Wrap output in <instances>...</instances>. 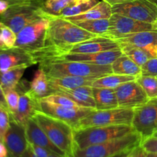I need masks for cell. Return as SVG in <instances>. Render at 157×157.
I'll return each instance as SVG.
<instances>
[{"mask_svg":"<svg viewBox=\"0 0 157 157\" xmlns=\"http://www.w3.org/2000/svg\"><path fill=\"white\" fill-rule=\"evenodd\" d=\"M96 37L67 18L51 15L44 47L32 56L35 64L52 61L68 53L75 44Z\"/></svg>","mask_w":157,"mask_h":157,"instance_id":"1","label":"cell"},{"mask_svg":"<svg viewBox=\"0 0 157 157\" xmlns=\"http://www.w3.org/2000/svg\"><path fill=\"white\" fill-rule=\"evenodd\" d=\"M48 78L66 76L98 79L113 73L111 65H96L80 61H55L39 64Z\"/></svg>","mask_w":157,"mask_h":157,"instance_id":"2","label":"cell"},{"mask_svg":"<svg viewBox=\"0 0 157 157\" xmlns=\"http://www.w3.org/2000/svg\"><path fill=\"white\" fill-rule=\"evenodd\" d=\"M42 9V5L35 0L15 3L0 16V21L16 34L29 25L43 18H49Z\"/></svg>","mask_w":157,"mask_h":157,"instance_id":"3","label":"cell"},{"mask_svg":"<svg viewBox=\"0 0 157 157\" xmlns=\"http://www.w3.org/2000/svg\"><path fill=\"white\" fill-rule=\"evenodd\" d=\"M133 132H135L133 126L126 124L87 127L74 130L75 147L84 149L95 144L119 139Z\"/></svg>","mask_w":157,"mask_h":157,"instance_id":"4","label":"cell"},{"mask_svg":"<svg viewBox=\"0 0 157 157\" xmlns=\"http://www.w3.org/2000/svg\"><path fill=\"white\" fill-rule=\"evenodd\" d=\"M32 117L58 148L67 156L71 154L75 149L74 130L71 126L64 121L48 116L38 110Z\"/></svg>","mask_w":157,"mask_h":157,"instance_id":"5","label":"cell"},{"mask_svg":"<svg viewBox=\"0 0 157 157\" xmlns=\"http://www.w3.org/2000/svg\"><path fill=\"white\" fill-rule=\"evenodd\" d=\"M142 136L136 131L119 139L90 146L84 149L75 147L67 157H111L125 150L133 149L140 145Z\"/></svg>","mask_w":157,"mask_h":157,"instance_id":"6","label":"cell"},{"mask_svg":"<svg viewBox=\"0 0 157 157\" xmlns=\"http://www.w3.org/2000/svg\"><path fill=\"white\" fill-rule=\"evenodd\" d=\"M134 109L117 107L109 110H93L78 122L73 130L94 127L132 125Z\"/></svg>","mask_w":157,"mask_h":157,"instance_id":"7","label":"cell"},{"mask_svg":"<svg viewBox=\"0 0 157 157\" xmlns=\"http://www.w3.org/2000/svg\"><path fill=\"white\" fill-rule=\"evenodd\" d=\"M50 18H43L21 29L17 34L15 47L34 55L44 47Z\"/></svg>","mask_w":157,"mask_h":157,"instance_id":"8","label":"cell"},{"mask_svg":"<svg viewBox=\"0 0 157 157\" xmlns=\"http://www.w3.org/2000/svg\"><path fill=\"white\" fill-rule=\"evenodd\" d=\"M109 19V30L103 36L113 40H117L137 32L145 31H157L156 25L136 21L119 14L113 13Z\"/></svg>","mask_w":157,"mask_h":157,"instance_id":"9","label":"cell"},{"mask_svg":"<svg viewBox=\"0 0 157 157\" xmlns=\"http://www.w3.org/2000/svg\"><path fill=\"white\" fill-rule=\"evenodd\" d=\"M112 12L157 25V6L150 0H134L112 6Z\"/></svg>","mask_w":157,"mask_h":157,"instance_id":"10","label":"cell"},{"mask_svg":"<svg viewBox=\"0 0 157 157\" xmlns=\"http://www.w3.org/2000/svg\"><path fill=\"white\" fill-rule=\"evenodd\" d=\"M38 111L52 117L64 121L75 128L81 120L85 117L94 109L83 107H65L59 104L44 101L43 100L37 101Z\"/></svg>","mask_w":157,"mask_h":157,"instance_id":"11","label":"cell"},{"mask_svg":"<svg viewBox=\"0 0 157 157\" xmlns=\"http://www.w3.org/2000/svg\"><path fill=\"white\" fill-rule=\"evenodd\" d=\"M132 126L143 139L153 136L157 131V98L134 109Z\"/></svg>","mask_w":157,"mask_h":157,"instance_id":"12","label":"cell"},{"mask_svg":"<svg viewBox=\"0 0 157 157\" xmlns=\"http://www.w3.org/2000/svg\"><path fill=\"white\" fill-rule=\"evenodd\" d=\"M114 90L119 107L135 109L144 105L150 100L136 80L124 83Z\"/></svg>","mask_w":157,"mask_h":157,"instance_id":"13","label":"cell"},{"mask_svg":"<svg viewBox=\"0 0 157 157\" xmlns=\"http://www.w3.org/2000/svg\"><path fill=\"white\" fill-rule=\"evenodd\" d=\"M4 144L9 153L8 157H20L27 150L29 141L25 126L11 118L9 130L5 136Z\"/></svg>","mask_w":157,"mask_h":157,"instance_id":"14","label":"cell"},{"mask_svg":"<svg viewBox=\"0 0 157 157\" xmlns=\"http://www.w3.org/2000/svg\"><path fill=\"white\" fill-rule=\"evenodd\" d=\"M29 88V82L26 80L21 81L16 87V90L20 94L19 104L15 113L11 115V118L18 124L25 126L30 118L35 115L38 110L37 101L29 95L27 90Z\"/></svg>","mask_w":157,"mask_h":157,"instance_id":"15","label":"cell"},{"mask_svg":"<svg viewBox=\"0 0 157 157\" xmlns=\"http://www.w3.org/2000/svg\"><path fill=\"white\" fill-rule=\"evenodd\" d=\"M124 54H123L121 48L95 54L67 53L50 61H80V62L96 64V65H111L113 61H116L119 57H121ZM46 62H48V61H46Z\"/></svg>","mask_w":157,"mask_h":157,"instance_id":"16","label":"cell"},{"mask_svg":"<svg viewBox=\"0 0 157 157\" xmlns=\"http://www.w3.org/2000/svg\"><path fill=\"white\" fill-rule=\"evenodd\" d=\"M33 64L35 61L32 54L23 49L16 47L0 49V71L21 66L29 67Z\"/></svg>","mask_w":157,"mask_h":157,"instance_id":"17","label":"cell"},{"mask_svg":"<svg viewBox=\"0 0 157 157\" xmlns=\"http://www.w3.org/2000/svg\"><path fill=\"white\" fill-rule=\"evenodd\" d=\"M120 46L130 45L145 51L152 58L157 57V31H145L116 40Z\"/></svg>","mask_w":157,"mask_h":157,"instance_id":"18","label":"cell"},{"mask_svg":"<svg viewBox=\"0 0 157 157\" xmlns=\"http://www.w3.org/2000/svg\"><path fill=\"white\" fill-rule=\"evenodd\" d=\"M118 48H121V46L116 40L107 37L98 36L75 44L69 50L68 53L95 54Z\"/></svg>","mask_w":157,"mask_h":157,"instance_id":"19","label":"cell"},{"mask_svg":"<svg viewBox=\"0 0 157 157\" xmlns=\"http://www.w3.org/2000/svg\"><path fill=\"white\" fill-rule=\"evenodd\" d=\"M25 127L26 136H27V139L29 144L44 147V148L47 149L53 153H58V154L66 155L64 152L61 151L49 140L44 130L41 129L39 124L33 117L30 118L28 121Z\"/></svg>","mask_w":157,"mask_h":157,"instance_id":"20","label":"cell"},{"mask_svg":"<svg viewBox=\"0 0 157 157\" xmlns=\"http://www.w3.org/2000/svg\"><path fill=\"white\" fill-rule=\"evenodd\" d=\"M27 92L36 101L42 99L54 93L49 85L48 77L41 67L35 71L32 81L29 82V88Z\"/></svg>","mask_w":157,"mask_h":157,"instance_id":"21","label":"cell"},{"mask_svg":"<svg viewBox=\"0 0 157 157\" xmlns=\"http://www.w3.org/2000/svg\"><path fill=\"white\" fill-rule=\"evenodd\" d=\"M67 97L80 107L96 110V103L93 96L92 86H82L73 90H61L55 92Z\"/></svg>","mask_w":157,"mask_h":157,"instance_id":"22","label":"cell"},{"mask_svg":"<svg viewBox=\"0 0 157 157\" xmlns=\"http://www.w3.org/2000/svg\"><path fill=\"white\" fill-rule=\"evenodd\" d=\"M94 80V78L74 76L48 78L49 85L54 93L61 90H73L82 86H92Z\"/></svg>","mask_w":157,"mask_h":157,"instance_id":"23","label":"cell"},{"mask_svg":"<svg viewBox=\"0 0 157 157\" xmlns=\"http://www.w3.org/2000/svg\"><path fill=\"white\" fill-rule=\"evenodd\" d=\"M112 14H113L112 6L106 2L101 0L84 13L77 16L69 17L67 18V19L72 22L87 21V20L104 19V18H110Z\"/></svg>","mask_w":157,"mask_h":157,"instance_id":"24","label":"cell"},{"mask_svg":"<svg viewBox=\"0 0 157 157\" xmlns=\"http://www.w3.org/2000/svg\"><path fill=\"white\" fill-rule=\"evenodd\" d=\"M93 96L96 103V110H109L118 107L114 89L93 87Z\"/></svg>","mask_w":157,"mask_h":157,"instance_id":"25","label":"cell"},{"mask_svg":"<svg viewBox=\"0 0 157 157\" xmlns=\"http://www.w3.org/2000/svg\"><path fill=\"white\" fill-rule=\"evenodd\" d=\"M113 74L121 75H128L137 78L142 75L141 67L138 66L127 55H123L113 61L111 64Z\"/></svg>","mask_w":157,"mask_h":157,"instance_id":"26","label":"cell"},{"mask_svg":"<svg viewBox=\"0 0 157 157\" xmlns=\"http://www.w3.org/2000/svg\"><path fill=\"white\" fill-rule=\"evenodd\" d=\"M26 68L27 67L25 66H21L4 71H0V85L4 93L16 88L21 81Z\"/></svg>","mask_w":157,"mask_h":157,"instance_id":"27","label":"cell"},{"mask_svg":"<svg viewBox=\"0 0 157 157\" xmlns=\"http://www.w3.org/2000/svg\"><path fill=\"white\" fill-rule=\"evenodd\" d=\"M136 79V78L133 76L117 75V74L112 73L95 79L92 84V87L95 88L115 89L124 83L134 81Z\"/></svg>","mask_w":157,"mask_h":157,"instance_id":"28","label":"cell"},{"mask_svg":"<svg viewBox=\"0 0 157 157\" xmlns=\"http://www.w3.org/2000/svg\"><path fill=\"white\" fill-rule=\"evenodd\" d=\"M101 0H74L73 2L60 13L59 17L67 18L81 15L98 4Z\"/></svg>","mask_w":157,"mask_h":157,"instance_id":"29","label":"cell"},{"mask_svg":"<svg viewBox=\"0 0 157 157\" xmlns=\"http://www.w3.org/2000/svg\"><path fill=\"white\" fill-rule=\"evenodd\" d=\"M78 25L82 29H85L87 32L93 33L98 36H103L105 35L109 30L110 27V19L104 18V19L87 20V21H77L74 22Z\"/></svg>","mask_w":157,"mask_h":157,"instance_id":"30","label":"cell"},{"mask_svg":"<svg viewBox=\"0 0 157 157\" xmlns=\"http://www.w3.org/2000/svg\"><path fill=\"white\" fill-rule=\"evenodd\" d=\"M121 49L124 55L129 57L140 67H142L151 58V57L145 51L140 48L130 45H123L121 46Z\"/></svg>","mask_w":157,"mask_h":157,"instance_id":"31","label":"cell"},{"mask_svg":"<svg viewBox=\"0 0 157 157\" xmlns=\"http://www.w3.org/2000/svg\"><path fill=\"white\" fill-rule=\"evenodd\" d=\"M73 2L74 0H45L42 5V9L48 15L59 16L60 13Z\"/></svg>","mask_w":157,"mask_h":157,"instance_id":"32","label":"cell"},{"mask_svg":"<svg viewBox=\"0 0 157 157\" xmlns=\"http://www.w3.org/2000/svg\"><path fill=\"white\" fill-rule=\"evenodd\" d=\"M136 82L142 87L150 99L157 98V78L153 76H141L136 79Z\"/></svg>","mask_w":157,"mask_h":157,"instance_id":"33","label":"cell"},{"mask_svg":"<svg viewBox=\"0 0 157 157\" xmlns=\"http://www.w3.org/2000/svg\"><path fill=\"white\" fill-rule=\"evenodd\" d=\"M41 100H43L44 101H48V102L53 103V104L65 106V107H80L77 103L72 101L71 99H70L69 98H67V97L64 96V95L61 94L60 93H53Z\"/></svg>","mask_w":157,"mask_h":157,"instance_id":"34","label":"cell"},{"mask_svg":"<svg viewBox=\"0 0 157 157\" xmlns=\"http://www.w3.org/2000/svg\"><path fill=\"white\" fill-rule=\"evenodd\" d=\"M0 38L6 48H11L15 47L17 39V34L13 30L3 25L0 29Z\"/></svg>","mask_w":157,"mask_h":157,"instance_id":"35","label":"cell"},{"mask_svg":"<svg viewBox=\"0 0 157 157\" xmlns=\"http://www.w3.org/2000/svg\"><path fill=\"white\" fill-rule=\"evenodd\" d=\"M5 97H6L8 110H9L10 114H13L18 109V104H19L20 94L18 93L16 89H13V90L5 92Z\"/></svg>","mask_w":157,"mask_h":157,"instance_id":"36","label":"cell"},{"mask_svg":"<svg viewBox=\"0 0 157 157\" xmlns=\"http://www.w3.org/2000/svg\"><path fill=\"white\" fill-rule=\"evenodd\" d=\"M10 121L11 115L9 110L4 107H0V141L3 143L10 125Z\"/></svg>","mask_w":157,"mask_h":157,"instance_id":"37","label":"cell"},{"mask_svg":"<svg viewBox=\"0 0 157 157\" xmlns=\"http://www.w3.org/2000/svg\"><path fill=\"white\" fill-rule=\"evenodd\" d=\"M140 146L147 153L157 154V136H151L142 139Z\"/></svg>","mask_w":157,"mask_h":157,"instance_id":"38","label":"cell"},{"mask_svg":"<svg viewBox=\"0 0 157 157\" xmlns=\"http://www.w3.org/2000/svg\"><path fill=\"white\" fill-rule=\"evenodd\" d=\"M142 75L144 76H157V57L152 58L141 67Z\"/></svg>","mask_w":157,"mask_h":157,"instance_id":"39","label":"cell"},{"mask_svg":"<svg viewBox=\"0 0 157 157\" xmlns=\"http://www.w3.org/2000/svg\"><path fill=\"white\" fill-rule=\"evenodd\" d=\"M32 147H33V150L35 151V155H36V157H48L49 156V154L53 152L50 151V150H47V149L44 148V147H38V146L32 145Z\"/></svg>","mask_w":157,"mask_h":157,"instance_id":"40","label":"cell"},{"mask_svg":"<svg viewBox=\"0 0 157 157\" xmlns=\"http://www.w3.org/2000/svg\"><path fill=\"white\" fill-rule=\"evenodd\" d=\"M147 153V152L141 147V146L139 145L132 150L127 157H146Z\"/></svg>","mask_w":157,"mask_h":157,"instance_id":"41","label":"cell"},{"mask_svg":"<svg viewBox=\"0 0 157 157\" xmlns=\"http://www.w3.org/2000/svg\"><path fill=\"white\" fill-rule=\"evenodd\" d=\"M11 4L6 0H0V16L9 9Z\"/></svg>","mask_w":157,"mask_h":157,"instance_id":"42","label":"cell"},{"mask_svg":"<svg viewBox=\"0 0 157 157\" xmlns=\"http://www.w3.org/2000/svg\"><path fill=\"white\" fill-rule=\"evenodd\" d=\"M20 157H36V155H35L32 144H29V147H28L27 150L24 152V153Z\"/></svg>","mask_w":157,"mask_h":157,"instance_id":"43","label":"cell"},{"mask_svg":"<svg viewBox=\"0 0 157 157\" xmlns=\"http://www.w3.org/2000/svg\"><path fill=\"white\" fill-rule=\"evenodd\" d=\"M0 107H4V108L8 109L7 104H6V97H5V93L0 85Z\"/></svg>","mask_w":157,"mask_h":157,"instance_id":"44","label":"cell"},{"mask_svg":"<svg viewBox=\"0 0 157 157\" xmlns=\"http://www.w3.org/2000/svg\"><path fill=\"white\" fill-rule=\"evenodd\" d=\"M103 1L106 2L108 4H110L111 6H116V5L124 4V3L130 2L134 1V0H103Z\"/></svg>","mask_w":157,"mask_h":157,"instance_id":"45","label":"cell"},{"mask_svg":"<svg viewBox=\"0 0 157 157\" xmlns=\"http://www.w3.org/2000/svg\"><path fill=\"white\" fill-rule=\"evenodd\" d=\"M9 153L6 146L2 141H0V157H8Z\"/></svg>","mask_w":157,"mask_h":157,"instance_id":"46","label":"cell"},{"mask_svg":"<svg viewBox=\"0 0 157 157\" xmlns=\"http://www.w3.org/2000/svg\"><path fill=\"white\" fill-rule=\"evenodd\" d=\"M134 148H135V147H134ZM132 150H133V149L125 150V151H123V152H121V153H117V154L114 155V156H113L111 157H127L129 156V154L130 153V152L132 151Z\"/></svg>","mask_w":157,"mask_h":157,"instance_id":"47","label":"cell"},{"mask_svg":"<svg viewBox=\"0 0 157 157\" xmlns=\"http://www.w3.org/2000/svg\"><path fill=\"white\" fill-rule=\"evenodd\" d=\"M6 1L9 2L11 5L15 4V3H20V2H27L29 0H6Z\"/></svg>","mask_w":157,"mask_h":157,"instance_id":"48","label":"cell"},{"mask_svg":"<svg viewBox=\"0 0 157 157\" xmlns=\"http://www.w3.org/2000/svg\"><path fill=\"white\" fill-rule=\"evenodd\" d=\"M48 157H67L66 155H61V154H58V153H52L49 154V156Z\"/></svg>","mask_w":157,"mask_h":157,"instance_id":"49","label":"cell"},{"mask_svg":"<svg viewBox=\"0 0 157 157\" xmlns=\"http://www.w3.org/2000/svg\"><path fill=\"white\" fill-rule=\"evenodd\" d=\"M146 157H157V154H155V153H147V156Z\"/></svg>","mask_w":157,"mask_h":157,"instance_id":"50","label":"cell"},{"mask_svg":"<svg viewBox=\"0 0 157 157\" xmlns=\"http://www.w3.org/2000/svg\"><path fill=\"white\" fill-rule=\"evenodd\" d=\"M6 48V46L4 45V44H3L1 38H0V48Z\"/></svg>","mask_w":157,"mask_h":157,"instance_id":"51","label":"cell"},{"mask_svg":"<svg viewBox=\"0 0 157 157\" xmlns=\"http://www.w3.org/2000/svg\"><path fill=\"white\" fill-rule=\"evenodd\" d=\"M35 1L38 2V3H40V4L43 5V3H44V1H45V0H35Z\"/></svg>","mask_w":157,"mask_h":157,"instance_id":"52","label":"cell"},{"mask_svg":"<svg viewBox=\"0 0 157 157\" xmlns=\"http://www.w3.org/2000/svg\"><path fill=\"white\" fill-rule=\"evenodd\" d=\"M150 1L153 2L154 3V4H156V6H157V0H150Z\"/></svg>","mask_w":157,"mask_h":157,"instance_id":"53","label":"cell"},{"mask_svg":"<svg viewBox=\"0 0 157 157\" xmlns=\"http://www.w3.org/2000/svg\"><path fill=\"white\" fill-rule=\"evenodd\" d=\"M2 25H3V24H2V22L1 21H0V29H1L2 27Z\"/></svg>","mask_w":157,"mask_h":157,"instance_id":"54","label":"cell"},{"mask_svg":"<svg viewBox=\"0 0 157 157\" xmlns=\"http://www.w3.org/2000/svg\"><path fill=\"white\" fill-rule=\"evenodd\" d=\"M153 136H157V131L156 132V133H154V134H153Z\"/></svg>","mask_w":157,"mask_h":157,"instance_id":"55","label":"cell"},{"mask_svg":"<svg viewBox=\"0 0 157 157\" xmlns=\"http://www.w3.org/2000/svg\"><path fill=\"white\" fill-rule=\"evenodd\" d=\"M156 78H157V76H156Z\"/></svg>","mask_w":157,"mask_h":157,"instance_id":"56","label":"cell"}]
</instances>
